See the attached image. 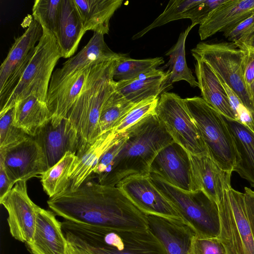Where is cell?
Instances as JSON below:
<instances>
[{"label":"cell","instance_id":"f6af8a7d","mask_svg":"<svg viewBox=\"0 0 254 254\" xmlns=\"http://www.w3.org/2000/svg\"><path fill=\"white\" fill-rule=\"evenodd\" d=\"M68 254H91L85 250L68 242Z\"/></svg>","mask_w":254,"mask_h":254},{"label":"cell","instance_id":"d590c367","mask_svg":"<svg viewBox=\"0 0 254 254\" xmlns=\"http://www.w3.org/2000/svg\"><path fill=\"white\" fill-rule=\"evenodd\" d=\"M14 107L0 114V149L13 146L30 136L14 125Z\"/></svg>","mask_w":254,"mask_h":254},{"label":"cell","instance_id":"277c9868","mask_svg":"<svg viewBox=\"0 0 254 254\" xmlns=\"http://www.w3.org/2000/svg\"><path fill=\"white\" fill-rule=\"evenodd\" d=\"M149 175L155 187L172 203L195 235L206 238L219 237L220 220L215 201L201 190H184L155 174Z\"/></svg>","mask_w":254,"mask_h":254},{"label":"cell","instance_id":"484cf974","mask_svg":"<svg viewBox=\"0 0 254 254\" xmlns=\"http://www.w3.org/2000/svg\"><path fill=\"white\" fill-rule=\"evenodd\" d=\"M166 72L158 68L127 81L116 82L115 90L133 104L157 98L164 91Z\"/></svg>","mask_w":254,"mask_h":254},{"label":"cell","instance_id":"6da1fadb","mask_svg":"<svg viewBox=\"0 0 254 254\" xmlns=\"http://www.w3.org/2000/svg\"><path fill=\"white\" fill-rule=\"evenodd\" d=\"M52 211L65 220L115 230L149 228L147 215L116 186L93 180L66 190L47 201Z\"/></svg>","mask_w":254,"mask_h":254},{"label":"cell","instance_id":"74e56055","mask_svg":"<svg viewBox=\"0 0 254 254\" xmlns=\"http://www.w3.org/2000/svg\"><path fill=\"white\" fill-rule=\"evenodd\" d=\"M190 254H227V253L218 238L202 237L194 234L191 240Z\"/></svg>","mask_w":254,"mask_h":254},{"label":"cell","instance_id":"3957f363","mask_svg":"<svg viewBox=\"0 0 254 254\" xmlns=\"http://www.w3.org/2000/svg\"><path fill=\"white\" fill-rule=\"evenodd\" d=\"M116 60L93 66L82 91L65 118L80 137L79 149L99 136L98 124L103 106L115 90L113 72Z\"/></svg>","mask_w":254,"mask_h":254},{"label":"cell","instance_id":"f546056e","mask_svg":"<svg viewBox=\"0 0 254 254\" xmlns=\"http://www.w3.org/2000/svg\"><path fill=\"white\" fill-rule=\"evenodd\" d=\"M192 27L190 25L181 32L176 43L170 48L165 55L169 60L164 68L168 67L166 71L167 79L164 85V90L168 89L173 83L181 80L187 81L193 88L198 84L191 70L188 67L186 59L185 43L187 37Z\"/></svg>","mask_w":254,"mask_h":254},{"label":"cell","instance_id":"603a6c76","mask_svg":"<svg viewBox=\"0 0 254 254\" xmlns=\"http://www.w3.org/2000/svg\"><path fill=\"white\" fill-rule=\"evenodd\" d=\"M149 229L163 245L167 254H190L191 228L182 220L147 215Z\"/></svg>","mask_w":254,"mask_h":254},{"label":"cell","instance_id":"9a60e30c","mask_svg":"<svg viewBox=\"0 0 254 254\" xmlns=\"http://www.w3.org/2000/svg\"><path fill=\"white\" fill-rule=\"evenodd\" d=\"M44 154L47 170L69 152L77 154L80 146V137L66 119H51L32 136Z\"/></svg>","mask_w":254,"mask_h":254},{"label":"cell","instance_id":"8992f818","mask_svg":"<svg viewBox=\"0 0 254 254\" xmlns=\"http://www.w3.org/2000/svg\"><path fill=\"white\" fill-rule=\"evenodd\" d=\"M184 100L201 132L209 156L222 170L233 172L238 154L224 117L202 97L194 96Z\"/></svg>","mask_w":254,"mask_h":254},{"label":"cell","instance_id":"4316f807","mask_svg":"<svg viewBox=\"0 0 254 254\" xmlns=\"http://www.w3.org/2000/svg\"><path fill=\"white\" fill-rule=\"evenodd\" d=\"M85 31L109 32L110 20L123 4V0H73Z\"/></svg>","mask_w":254,"mask_h":254},{"label":"cell","instance_id":"60d3db41","mask_svg":"<svg viewBox=\"0 0 254 254\" xmlns=\"http://www.w3.org/2000/svg\"><path fill=\"white\" fill-rule=\"evenodd\" d=\"M240 48L244 49L245 52L243 63V76L248 92L250 87L254 80V48Z\"/></svg>","mask_w":254,"mask_h":254},{"label":"cell","instance_id":"44dd1931","mask_svg":"<svg viewBox=\"0 0 254 254\" xmlns=\"http://www.w3.org/2000/svg\"><path fill=\"white\" fill-rule=\"evenodd\" d=\"M95 65L72 73L55 87L48 90L46 104L52 119L61 120L66 118L82 91Z\"/></svg>","mask_w":254,"mask_h":254},{"label":"cell","instance_id":"f35d334b","mask_svg":"<svg viewBox=\"0 0 254 254\" xmlns=\"http://www.w3.org/2000/svg\"><path fill=\"white\" fill-rule=\"evenodd\" d=\"M254 32V12L237 25L223 32V35L231 42H241Z\"/></svg>","mask_w":254,"mask_h":254},{"label":"cell","instance_id":"ab89813d","mask_svg":"<svg viewBox=\"0 0 254 254\" xmlns=\"http://www.w3.org/2000/svg\"><path fill=\"white\" fill-rule=\"evenodd\" d=\"M225 0H198L192 7L190 19V26L193 28L197 24H201L209 13Z\"/></svg>","mask_w":254,"mask_h":254},{"label":"cell","instance_id":"9c48e42d","mask_svg":"<svg viewBox=\"0 0 254 254\" xmlns=\"http://www.w3.org/2000/svg\"><path fill=\"white\" fill-rule=\"evenodd\" d=\"M191 52L192 55H196L206 62L254 114V107L244 79L243 63L245 53L244 49L231 42H200L191 50Z\"/></svg>","mask_w":254,"mask_h":254},{"label":"cell","instance_id":"b9f144b4","mask_svg":"<svg viewBox=\"0 0 254 254\" xmlns=\"http://www.w3.org/2000/svg\"><path fill=\"white\" fill-rule=\"evenodd\" d=\"M244 193L247 214L254 239V191L245 187Z\"/></svg>","mask_w":254,"mask_h":254},{"label":"cell","instance_id":"30bf717a","mask_svg":"<svg viewBox=\"0 0 254 254\" xmlns=\"http://www.w3.org/2000/svg\"><path fill=\"white\" fill-rule=\"evenodd\" d=\"M67 241L91 254H167L160 241L149 229L115 230L108 229L100 247L90 246L68 232Z\"/></svg>","mask_w":254,"mask_h":254},{"label":"cell","instance_id":"ba28073f","mask_svg":"<svg viewBox=\"0 0 254 254\" xmlns=\"http://www.w3.org/2000/svg\"><path fill=\"white\" fill-rule=\"evenodd\" d=\"M220 234L218 238L227 254H254V239L248 220L244 193L232 187L218 203Z\"/></svg>","mask_w":254,"mask_h":254},{"label":"cell","instance_id":"8fae6325","mask_svg":"<svg viewBox=\"0 0 254 254\" xmlns=\"http://www.w3.org/2000/svg\"><path fill=\"white\" fill-rule=\"evenodd\" d=\"M43 34L34 19L20 36L15 39L0 66V103L1 105L19 82Z\"/></svg>","mask_w":254,"mask_h":254},{"label":"cell","instance_id":"d4e9b609","mask_svg":"<svg viewBox=\"0 0 254 254\" xmlns=\"http://www.w3.org/2000/svg\"><path fill=\"white\" fill-rule=\"evenodd\" d=\"M85 32L74 0H62L55 35L62 58H70L73 56Z\"/></svg>","mask_w":254,"mask_h":254},{"label":"cell","instance_id":"4fadbf2b","mask_svg":"<svg viewBox=\"0 0 254 254\" xmlns=\"http://www.w3.org/2000/svg\"><path fill=\"white\" fill-rule=\"evenodd\" d=\"M116 187L147 215L183 221L172 203L154 185L149 174L129 176L120 182Z\"/></svg>","mask_w":254,"mask_h":254},{"label":"cell","instance_id":"cb8c5ba5","mask_svg":"<svg viewBox=\"0 0 254 254\" xmlns=\"http://www.w3.org/2000/svg\"><path fill=\"white\" fill-rule=\"evenodd\" d=\"M192 56L195 60V73L202 98L224 117L237 121L226 92L217 74L203 60L196 55Z\"/></svg>","mask_w":254,"mask_h":254},{"label":"cell","instance_id":"7402d4cb","mask_svg":"<svg viewBox=\"0 0 254 254\" xmlns=\"http://www.w3.org/2000/svg\"><path fill=\"white\" fill-rule=\"evenodd\" d=\"M121 134L114 129L108 131L78 150L77 161L70 175L69 189L78 188L89 179L101 157L116 143Z\"/></svg>","mask_w":254,"mask_h":254},{"label":"cell","instance_id":"52a82bcc","mask_svg":"<svg viewBox=\"0 0 254 254\" xmlns=\"http://www.w3.org/2000/svg\"><path fill=\"white\" fill-rule=\"evenodd\" d=\"M155 114L174 142L191 154L209 156L201 132L184 99L175 93L164 91L159 98Z\"/></svg>","mask_w":254,"mask_h":254},{"label":"cell","instance_id":"d6986e66","mask_svg":"<svg viewBox=\"0 0 254 254\" xmlns=\"http://www.w3.org/2000/svg\"><path fill=\"white\" fill-rule=\"evenodd\" d=\"M62 224L51 211L39 208L32 241L26 244L32 254H68Z\"/></svg>","mask_w":254,"mask_h":254},{"label":"cell","instance_id":"83f0119b","mask_svg":"<svg viewBox=\"0 0 254 254\" xmlns=\"http://www.w3.org/2000/svg\"><path fill=\"white\" fill-rule=\"evenodd\" d=\"M224 118L233 134L238 154L233 171L254 188V132L237 121Z\"/></svg>","mask_w":254,"mask_h":254},{"label":"cell","instance_id":"2e32d148","mask_svg":"<svg viewBox=\"0 0 254 254\" xmlns=\"http://www.w3.org/2000/svg\"><path fill=\"white\" fill-rule=\"evenodd\" d=\"M186 191H191V175L189 152L173 142L161 149L153 159L149 174Z\"/></svg>","mask_w":254,"mask_h":254},{"label":"cell","instance_id":"1f68e13d","mask_svg":"<svg viewBox=\"0 0 254 254\" xmlns=\"http://www.w3.org/2000/svg\"><path fill=\"white\" fill-rule=\"evenodd\" d=\"M164 63L162 57L133 59L127 54H121V57L116 60L113 79L116 82L133 79L158 69Z\"/></svg>","mask_w":254,"mask_h":254},{"label":"cell","instance_id":"7bdbcfd3","mask_svg":"<svg viewBox=\"0 0 254 254\" xmlns=\"http://www.w3.org/2000/svg\"><path fill=\"white\" fill-rule=\"evenodd\" d=\"M15 184L8 177L2 165L0 164V198L9 192Z\"/></svg>","mask_w":254,"mask_h":254},{"label":"cell","instance_id":"e0dca14e","mask_svg":"<svg viewBox=\"0 0 254 254\" xmlns=\"http://www.w3.org/2000/svg\"><path fill=\"white\" fill-rule=\"evenodd\" d=\"M191 175V191L201 190L218 203L225 190L231 188V172L222 170L209 156L189 153Z\"/></svg>","mask_w":254,"mask_h":254},{"label":"cell","instance_id":"7c38bea8","mask_svg":"<svg viewBox=\"0 0 254 254\" xmlns=\"http://www.w3.org/2000/svg\"><path fill=\"white\" fill-rule=\"evenodd\" d=\"M0 203L8 212L9 232L16 240L25 244L33 238L40 207L35 204L27 192L26 181H19L0 198Z\"/></svg>","mask_w":254,"mask_h":254},{"label":"cell","instance_id":"bcb514c9","mask_svg":"<svg viewBox=\"0 0 254 254\" xmlns=\"http://www.w3.org/2000/svg\"><path fill=\"white\" fill-rule=\"evenodd\" d=\"M248 93L252 105L254 107V80L250 87Z\"/></svg>","mask_w":254,"mask_h":254},{"label":"cell","instance_id":"8d00e7d4","mask_svg":"<svg viewBox=\"0 0 254 254\" xmlns=\"http://www.w3.org/2000/svg\"><path fill=\"white\" fill-rule=\"evenodd\" d=\"M159 98H152L137 104L123 118L120 124L114 129L117 133L125 132L128 128L145 117L155 113Z\"/></svg>","mask_w":254,"mask_h":254},{"label":"cell","instance_id":"f1b7e54d","mask_svg":"<svg viewBox=\"0 0 254 254\" xmlns=\"http://www.w3.org/2000/svg\"><path fill=\"white\" fill-rule=\"evenodd\" d=\"M52 119L46 102L30 95L16 103L13 123L30 136Z\"/></svg>","mask_w":254,"mask_h":254},{"label":"cell","instance_id":"ee69618b","mask_svg":"<svg viewBox=\"0 0 254 254\" xmlns=\"http://www.w3.org/2000/svg\"><path fill=\"white\" fill-rule=\"evenodd\" d=\"M235 44L239 48H254V32L241 42Z\"/></svg>","mask_w":254,"mask_h":254},{"label":"cell","instance_id":"d6a6232c","mask_svg":"<svg viewBox=\"0 0 254 254\" xmlns=\"http://www.w3.org/2000/svg\"><path fill=\"white\" fill-rule=\"evenodd\" d=\"M136 104L130 103L115 90L103 106L98 124L99 135L115 129Z\"/></svg>","mask_w":254,"mask_h":254},{"label":"cell","instance_id":"7dc6e473","mask_svg":"<svg viewBox=\"0 0 254 254\" xmlns=\"http://www.w3.org/2000/svg\"></svg>","mask_w":254,"mask_h":254},{"label":"cell","instance_id":"e575fe53","mask_svg":"<svg viewBox=\"0 0 254 254\" xmlns=\"http://www.w3.org/2000/svg\"><path fill=\"white\" fill-rule=\"evenodd\" d=\"M62 0H36L32 8L33 18L43 30L52 32L55 36L61 12Z\"/></svg>","mask_w":254,"mask_h":254},{"label":"cell","instance_id":"836d02e7","mask_svg":"<svg viewBox=\"0 0 254 254\" xmlns=\"http://www.w3.org/2000/svg\"><path fill=\"white\" fill-rule=\"evenodd\" d=\"M198 0H171L163 12L150 25L134 35L132 40L139 39L151 30L171 21L182 19H190L192 7Z\"/></svg>","mask_w":254,"mask_h":254},{"label":"cell","instance_id":"ac0fdd59","mask_svg":"<svg viewBox=\"0 0 254 254\" xmlns=\"http://www.w3.org/2000/svg\"><path fill=\"white\" fill-rule=\"evenodd\" d=\"M104 35L94 32L88 43L75 56L65 61L54 71L49 89L53 88L72 73L90 66L118 60L121 54L111 50L104 40Z\"/></svg>","mask_w":254,"mask_h":254},{"label":"cell","instance_id":"7a4b0ae2","mask_svg":"<svg viewBox=\"0 0 254 254\" xmlns=\"http://www.w3.org/2000/svg\"><path fill=\"white\" fill-rule=\"evenodd\" d=\"M127 138L115 159L95 168L90 177L102 185L116 186L130 176L149 174L151 164L158 152L174 140L155 113L126 130Z\"/></svg>","mask_w":254,"mask_h":254},{"label":"cell","instance_id":"4dcf8cb0","mask_svg":"<svg viewBox=\"0 0 254 254\" xmlns=\"http://www.w3.org/2000/svg\"><path fill=\"white\" fill-rule=\"evenodd\" d=\"M77 159L76 154L67 152L55 165L41 175L40 177L43 190L50 198L69 188L70 173Z\"/></svg>","mask_w":254,"mask_h":254},{"label":"cell","instance_id":"5b68a950","mask_svg":"<svg viewBox=\"0 0 254 254\" xmlns=\"http://www.w3.org/2000/svg\"><path fill=\"white\" fill-rule=\"evenodd\" d=\"M62 58L55 35L43 30L42 35L19 82L0 106V114L13 108L18 101L33 95L46 102L54 69Z\"/></svg>","mask_w":254,"mask_h":254},{"label":"cell","instance_id":"ffe728a7","mask_svg":"<svg viewBox=\"0 0 254 254\" xmlns=\"http://www.w3.org/2000/svg\"><path fill=\"white\" fill-rule=\"evenodd\" d=\"M254 12V0H225L199 25L198 34L204 40L237 25Z\"/></svg>","mask_w":254,"mask_h":254},{"label":"cell","instance_id":"5bb4252c","mask_svg":"<svg viewBox=\"0 0 254 254\" xmlns=\"http://www.w3.org/2000/svg\"><path fill=\"white\" fill-rule=\"evenodd\" d=\"M0 164L15 183L40 176L47 170L43 151L32 136L0 149Z\"/></svg>","mask_w":254,"mask_h":254}]
</instances>
